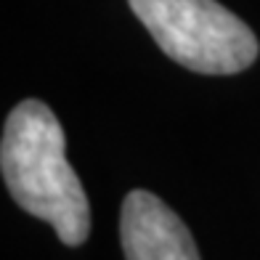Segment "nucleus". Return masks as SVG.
Returning <instances> with one entry per match:
<instances>
[{
	"instance_id": "f257e3e1",
	"label": "nucleus",
	"mask_w": 260,
	"mask_h": 260,
	"mask_svg": "<svg viewBox=\"0 0 260 260\" xmlns=\"http://www.w3.org/2000/svg\"><path fill=\"white\" fill-rule=\"evenodd\" d=\"M0 173L14 202L51 223L67 247L90 234V202L67 159V141L51 106L27 99L8 114L0 141Z\"/></svg>"
},
{
	"instance_id": "f03ea898",
	"label": "nucleus",
	"mask_w": 260,
	"mask_h": 260,
	"mask_svg": "<svg viewBox=\"0 0 260 260\" xmlns=\"http://www.w3.org/2000/svg\"><path fill=\"white\" fill-rule=\"evenodd\" d=\"M175 64L199 75H236L257 58V38L218 0H127Z\"/></svg>"
},
{
	"instance_id": "7ed1b4c3",
	"label": "nucleus",
	"mask_w": 260,
	"mask_h": 260,
	"mask_svg": "<svg viewBox=\"0 0 260 260\" xmlns=\"http://www.w3.org/2000/svg\"><path fill=\"white\" fill-rule=\"evenodd\" d=\"M120 239L125 260H202L186 223L144 188L125 197Z\"/></svg>"
}]
</instances>
